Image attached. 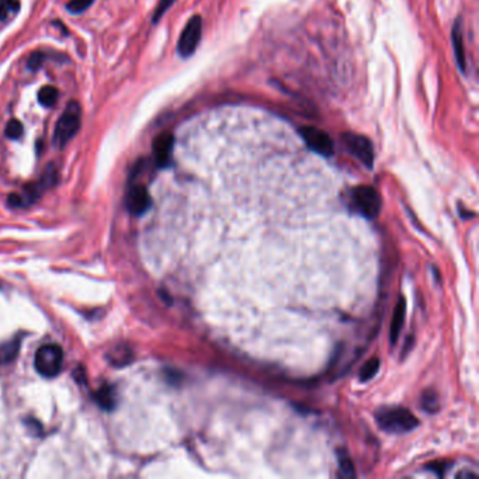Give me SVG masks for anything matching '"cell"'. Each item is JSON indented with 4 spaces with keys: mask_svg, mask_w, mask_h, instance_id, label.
<instances>
[{
    "mask_svg": "<svg viewBox=\"0 0 479 479\" xmlns=\"http://www.w3.org/2000/svg\"><path fill=\"white\" fill-rule=\"evenodd\" d=\"M378 426L388 433H407L417 427V417L405 407H383L376 412Z\"/></svg>",
    "mask_w": 479,
    "mask_h": 479,
    "instance_id": "1",
    "label": "cell"
},
{
    "mask_svg": "<svg viewBox=\"0 0 479 479\" xmlns=\"http://www.w3.org/2000/svg\"><path fill=\"white\" fill-rule=\"evenodd\" d=\"M81 121V110L77 101H70L58 119L52 136V142L56 147H63L79 131Z\"/></svg>",
    "mask_w": 479,
    "mask_h": 479,
    "instance_id": "2",
    "label": "cell"
},
{
    "mask_svg": "<svg viewBox=\"0 0 479 479\" xmlns=\"http://www.w3.org/2000/svg\"><path fill=\"white\" fill-rule=\"evenodd\" d=\"M62 364L63 351L58 344H44L35 353V369L45 378L56 376L62 369Z\"/></svg>",
    "mask_w": 479,
    "mask_h": 479,
    "instance_id": "3",
    "label": "cell"
},
{
    "mask_svg": "<svg viewBox=\"0 0 479 479\" xmlns=\"http://www.w3.org/2000/svg\"><path fill=\"white\" fill-rule=\"evenodd\" d=\"M350 199L358 214L367 219H374L381 209V198L375 188L369 185H358L351 190Z\"/></svg>",
    "mask_w": 479,
    "mask_h": 479,
    "instance_id": "4",
    "label": "cell"
},
{
    "mask_svg": "<svg viewBox=\"0 0 479 479\" xmlns=\"http://www.w3.org/2000/svg\"><path fill=\"white\" fill-rule=\"evenodd\" d=\"M341 142L346 146V149L358 159L365 167L372 169L374 166V147L371 140L364 136L354 132H346L341 135Z\"/></svg>",
    "mask_w": 479,
    "mask_h": 479,
    "instance_id": "5",
    "label": "cell"
},
{
    "mask_svg": "<svg viewBox=\"0 0 479 479\" xmlns=\"http://www.w3.org/2000/svg\"><path fill=\"white\" fill-rule=\"evenodd\" d=\"M201 34H202V20L199 15H194L191 17L185 27L183 28L178 42H177V52L180 56L183 58H188L191 56L199 41H201Z\"/></svg>",
    "mask_w": 479,
    "mask_h": 479,
    "instance_id": "6",
    "label": "cell"
},
{
    "mask_svg": "<svg viewBox=\"0 0 479 479\" xmlns=\"http://www.w3.org/2000/svg\"><path fill=\"white\" fill-rule=\"evenodd\" d=\"M298 133L301 135L302 140L312 152L326 156V157L333 155L334 152L333 140L324 131L316 126H301L298 128Z\"/></svg>",
    "mask_w": 479,
    "mask_h": 479,
    "instance_id": "7",
    "label": "cell"
},
{
    "mask_svg": "<svg viewBox=\"0 0 479 479\" xmlns=\"http://www.w3.org/2000/svg\"><path fill=\"white\" fill-rule=\"evenodd\" d=\"M125 205L128 211L133 215L145 214L150 206V195L145 185L142 184H132L128 188Z\"/></svg>",
    "mask_w": 479,
    "mask_h": 479,
    "instance_id": "8",
    "label": "cell"
},
{
    "mask_svg": "<svg viewBox=\"0 0 479 479\" xmlns=\"http://www.w3.org/2000/svg\"><path fill=\"white\" fill-rule=\"evenodd\" d=\"M174 136L170 132L159 133L153 140V157L159 167H167L171 162Z\"/></svg>",
    "mask_w": 479,
    "mask_h": 479,
    "instance_id": "9",
    "label": "cell"
},
{
    "mask_svg": "<svg viewBox=\"0 0 479 479\" xmlns=\"http://www.w3.org/2000/svg\"><path fill=\"white\" fill-rule=\"evenodd\" d=\"M405 315H406V302L405 298H399L393 315H392V322H391V327H389V340L392 344H395L398 341L399 333L403 327V322H405Z\"/></svg>",
    "mask_w": 479,
    "mask_h": 479,
    "instance_id": "10",
    "label": "cell"
},
{
    "mask_svg": "<svg viewBox=\"0 0 479 479\" xmlns=\"http://www.w3.org/2000/svg\"><path fill=\"white\" fill-rule=\"evenodd\" d=\"M452 48H454V55L455 60L458 63L459 70L464 73L465 72V52H464V42H462V27H461V18L455 20L452 32Z\"/></svg>",
    "mask_w": 479,
    "mask_h": 479,
    "instance_id": "11",
    "label": "cell"
},
{
    "mask_svg": "<svg viewBox=\"0 0 479 479\" xmlns=\"http://www.w3.org/2000/svg\"><path fill=\"white\" fill-rule=\"evenodd\" d=\"M96 400L97 403L105 409V410H111L115 405V398H114V392L112 388L108 385H104L98 389V392L96 393Z\"/></svg>",
    "mask_w": 479,
    "mask_h": 479,
    "instance_id": "12",
    "label": "cell"
},
{
    "mask_svg": "<svg viewBox=\"0 0 479 479\" xmlns=\"http://www.w3.org/2000/svg\"><path fill=\"white\" fill-rule=\"evenodd\" d=\"M58 97H59L58 88L53 86H44L38 91V101L45 107H52L56 103Z\"/></svg>",
    "mask_w": 479,
    "mask_h": 479,
    "instance_id": "13",
    "label": "cell"
},
{
    "mask_svg": "<svg viewBox=\"0 0 479 479\" xmlns=\"http://www.w3.org/2000/svg\"><path fill=\"white\" fill-rule=\"evenodd\" d=\"M20 8L18 0H0V21L10 20Z\"/></svg>",
    "mask_w": 479,
    "mask_h": 479,
    "instance_id": "14",
    "label": "cell"
},
{
    "mask_svg": "<svg viewBox=\"0 0 479 479\" xmlns=\"http://www.w3.org/2000/svg\"><path fill=\"white\" fill-rule=\"evenodd\" d=\"M378 368H379V358L376 357L369 358L360 369V379L361 381L371 379L378 372Z\"/></svg>",
    "mask_w": 479,
    "mask_h": 479,
    "instance_id": "15",
    "label": "cell"
},
{
    "mask_svg": "<svg viewBox=\"0 0 479 479\" xmlns=\"http://www.w3.org/2000/svg\"><path fill=\"white\" fill-rule=\"evenodd\" d=\"M421 406L428 413H434L438 409V396L434 391H426L421 395Z\"/></svg>",
    "mask_w": 479,
    "mask_h": 479,
    "instance_id": "16",
    "label": "cell"
},
{
    "mask_svg": "<svg viewBox=\"0 0 479 479\" xmlns=\"http://www.w3.org/2000/svg\"><path fill=\"white\" fill-rule=\"evenodd\" d=\"M108 358L115 365H124L129 362V360L132 358V353H129L126 347H122L121 351L119 348H112V353L108 354Z\"/></svg>",
    "mask_w": 479,
    "mask_h": 479,
    "instance_id": "17",
    "label": "cell"
},
{
    "mask_svg": "<svg viewBox=\"0 0 479 479\" xmlns=\"http://www.w3.org/2000/svg\"><path fill=\"white\" fill-rule=\"evenodd\" d=\"M18 350V341H10L0 346V362H8L15 357Z\"/></svg>",
    "mask_w": 479,
    "mask_h": 479,
    "instance_id": "18",
    "label": "cell"
},
{
    "mask_svg": "<svg viewBox=\"0 0 479 479\" xmlns=\"http://www.w3.org/2000/svg\"><path fill=\"white\" fill-rule=\"evenodd\" d=\"M22 125L18 119H11L8 121L7 126H6V135L10 138V139H18L21 135H22Z\"/></svg>",
    "mask_w": 479,
    "mask_h": 479,
    "instance_id": "19",
    "label": "cell"
},
{
    "mask_svg": "<svg viewBox=\"0 0 479 479\" xmlns=\"http://www.w3.org/2000/svg\"><path fill=\"white\" fill-rule=\"evenodd\" d=\"M339 465H340V471L344 476H354V466H353V462L347 454L339 455Z\"/></svg>",
    "mask_w": 479,
    "mask_h": 479,
    "instance_id": "20",
    "label": "cell"
},
{
    "mask_svg": "<svg viewBox=\"0 0 479 479\" xmlns=\"http://www.w3.org/2000/svg\"><path fill=\"white\" fill-rule=\"evenodd\" d=\"M93 3V0H70L66 6V8L73 13V14H77V13H81L84 10H87L90 7V4Z\"/></svg>",
    "mask_w": 479,
    "mask_h": 479,
    "instance_id": "21",
    "label": "cell"
},
{
    "mask_svg": "<svg viewBox=\"0 0 479 479\" xmlns=\"http://www.w3.org/2000/svg\"><path fill=\"white\" fill-rule=\"evenodd\" d=\"M176 0H160L159 1V6H157V8L155 10V15H153V22H157L162 17H163V14L173 6V3H174Z\"/></svg>",
    "mask_w": 479,
    "mask_h": 479,
    "instance_id": "22",
    "label": "cell"
},
{
    "mask_svg": "<svg viewBox=\"0 0 479 479\" xmlns=\"http://www.w3.org/2000/svg\"><path fill=\"white\" fill-rule=\"evenodd\" d=\"M41 60H42V53L35 52V53L29 58V60H28V67L32 69V70H37V69L39 67V65H41Z\"/></svg>",
    "mask_w": 479,
    "mask_h": 479,
    "instance_id": "23",
    "label": "cell"
}]
</instances>
